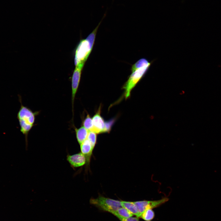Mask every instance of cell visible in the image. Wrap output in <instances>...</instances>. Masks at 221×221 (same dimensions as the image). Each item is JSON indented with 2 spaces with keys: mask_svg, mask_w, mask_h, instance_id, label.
I'll return each mask as SVG.
<instances>
[{
  "mask_svg": "<svg viewBox=\"0 0 221 221\" xmlns=\"http://www.w3.org/2000/svg\"><path fill=\"white\" fill-rule=\"evenodd\" d=\"M74 128L77 140L80 145L87 139L89 131L83 126L78 128Z\"/></svg>",
  "mask_w": 221,
  "mask_h": 221,
  "instance_id": "10",
  "label": "cell"
},
{
  "mask_svg": "<svg viewBox=\"0 0 221 221\" xmlns=\"http://www.w3.org/2000/svg\"><path fill=\"white\" fill-rule=\"evenodd\" d=\"M84 64H81L76 66L72 77V104L73 115L75 99L80 81L82 70Z\"/></svg>",
  "mask_w": 221,
  "mask_h": 221,
  "instance_id": "5",
  "label": "cell"
},
{
  "mask_svg": "<svg viewBox=\"0 0 221 221\" xmlns=\"http://www.w3.org/2000/svg\"><path fill=\"white\" fill-rule=\"evenodd\" d=\"M87 139L90 142L92 147L94 149L96 142V134L91 131H89Z\"/></svg>",
  "mask_w": 221,
  "mask_h": 221,
  "instance_id": "16",
  "label": "cell"
},
{
  "mask_svg": "<svg viewBox=\"0 0 221 221\" xmlns=\"http://www.w3.org/2000/svg\"><path fill=\"white\" fill-rule=\"evenodd\" d=\"M111 213L118 218L120 217L128 218L134 215L127 210L122 207H120L116 211L112 212Z\"/></svg>",
  "mask_w": 221,
  "mask_h": 221,
  "instance_id": "12",
  "label": "cell"
},
{
  "mask_svg": "<svg viewBox=\"0 0 221 221\" xmlns=\"http://www.w3.org/2000/svg\"><path fill=\"white\" fill-rule=\"evenodd\" d=\"M150 65L140 68L132 72L122 87L124 91V96L126 99L130 97L132 90L145 74Z\"/></svg>",
  "mask_w": 221,
  "mask_h": 221,
  "instance_id": "3",
  "label": "cell"
},
{
  "mask_svg": "<svg viewBox=\"0 0 221 221\" xmlns=\"http://www.w3.org/2000/svg\"><path fill=\"white\" fill-rule=\"evenodd\" d=\"M90 203L100 210L111 213L122 207L121 201L102 196L96 199H91Z\"/></svg>",
  "mask_w": 221,
  "mask_h": 221,
  "instance_id": "4",
  "label": "cell"
},
{
  "mask_svg": "<svg viewBox=\"0 0 221 221\" xmlns=\"http://www.w3.org/2000/svg\"><path fill=\"white\" fill-rule=\"evenodd\" d=\"M80 148L81 153L84 155L86 162L88 163L93 149L90 142L87 139L80 144Z\"/></svg>",
  "mask_w": 221,
  "mask_h": 221,
  "instance_id": "9",
  "label": "cell"
},
{
  "mask_svg": "<svg viewBox=\"0 0 221 221\" xmlns=\"http://www.w3.org/2000/svg\"><path fill=\"white\" fill-rule=\"evenodd\" d=\"M154 212L152 209L145 210L141 214L140 218L145 221H151L154 218Z\"/></svg>",
  "mask_w": 221,
  "mask_h": 221,
  "instance_id": "14",
  "label": "cell"
},
{
  "mask_svg": "<svg viewBox=\"0 0 221 221\" xmlns=\"http://www.w3.org/2000/svg\"><path fill=\"white\" fill-rule=\"evenodd\" d=\"M169 198L164 197L156 200H142L134 202L136 205L140 217L142 213L147 209H152L158 207L165 203L169 200Z\"/></svg>",
  "mask_w": 221,
  "mask_h": 221,
  "instance_id": "6",
  "label": "cell"
},
{
  "mask_svg": "<svg viewBox=\"0 0 221 221\" xmlns=\"http://www.w3.org/2000/svg\"><path fill=\"white\" fill-rule=\"evenodd\" d=\"M101 106L92 118L93 127L91 130V131L99 134L106 133V122L101 115Z\"/></svg>",
  "mask_w": 221,
  "mask_h": 221,
  "instance_id": "7",
  "label": "cell"
},
{
  "mask_svg": "<svg viewBox=\"0 0 221 221\" xmlns=\"http://www.w3.org/2000/svg\"><path fill=\"white\" fill-rule=\"evenodd\" d=\"M67 160L72 167H78L84 165L86 162L84 155L81 153L68 155Z\"/></svg>",
  "mask_w": 221,
  "mask_h": 221,
  "instance_id": "8",
  "label": "cell"
},
{
  "mask_svg": "<svg viewBox=\"0 0 221 221\" xmlns=\"http://www.w3.org/2000/svg\"><path fill=\"white\" fill-rule=\"evenodd\" d=\"M139 218L136 216H132L128 218L119 217L118 218L120 221H139Z\"/></svg>",
  "mask_w": 221,
  "mask_h": 221,
  "instance_id": "17",
  "label": "cell"
},
{
  "mask_svg": "<svg viewBox=\"0 0 221 221\" xmlns=\"http://www.w3.org/2000/svg\"><path fill=\"white\" fill-rule=\"evenodd\" d=\"M82 125L88 131H90L92 128L93 126L92 118L90 117L89 114H87L85 118L83 119Z\"/></svg>",
  "mask_w": 221,
  "mask_h": 221,
  "instance_id": "15",
  "label": "cell"
},
{
  "mask_svg": "<svg viewBox=\"0 0 221 221\" xmlns=\"http://www.w3.org/2000/svg\"><path fill=\"white\" fill-rule=\"evenodd\" d=\"M19 97L21 106L17 113V118L20 126V131L25 135L27 142L28 134L34 126L36 117L39 112H33L29 108L24 106L22 103L20 96Z\"/></svg>",
  "mask_w": 221,
  "mask_h": 221,
  "instance_id": "1",
  "label": "cell"
},
{
  "mask_svg": "<svg viewBox=\"0 0 221 221\" xmlns=\"http://www.w3.org/2000/svg\"><path fill=\"white\" fill-rule=\"evenodd\" d=\"M122 207L125 208L133 215L140 218V215L137 208L134 202L121 201Z\"/></svg>",
  "mask_w": 221,
  "mask_h": 221,
  "instance_id": "11",
  "label": "cell"
},
{
  "mask_svg": "<svg viewBox=\"0 0 221 221\" xmlns=\"http://www.w3.org/2000/svg\"><path fill=\"white\" fill-rule=\"evenodd\" d=\"M151 62H149L146 59L144 58H141L133 65L131 68V72L138 68L147 65H151Z\"/></svg>",
  "mask_w": 221,
  "mask_h": 221,
  "instance_id": "13",
  "label": "cell"
},
{
  "mask_svg": "<svg viewBox=\"0 0 221 221\" xmlns=\"http://www.w3.org/2000/svg\"><path fill=\"white\" fill-rule=\"evenodd\" d=\"M102 20L94 30L84 39L80 40L75 51V66L85 64L92 49L98 28Z\"/></svg>",
  "mask_w": 221,
  "mask_h": 221,
  "instance_id": "2",
  "label": "cell"
}]
</instances>
